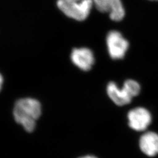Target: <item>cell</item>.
Wrapping results in <instances>:
<instances>
[{"label":"cell","instance_id":"7","mask_svg":"<svg viewBox=\"0 0 158 158\" xmlns=\"http://www.w3.org/2000/svg\"><path fill=\"white\" fill-rule=\"evenodd\" d=\"M70 57L74 64L83 71L90 70L95 60L93 52L86 48L74 49Z\"/></svg>","mask_w":158,"mask_h":158},{"label":"cell","instance_id":"8","mask_svg":"<svg viewBox=\"0 0 158 158\" xmlns=\"http://www.w3.org/2000/svg\"><path fill=\"white\" fill-rule=\"evenodd\" d=\"M139 147L142 152L148 156H155L158 154V134L148 132L139 139Z\"/></svg>","mask_w":158,"mask_h":158},{"label":"cell","instance_id":"2","mask_svg":"<svg viewBox=\"0 0 158 158\" xmlns=\"http://www.w3.org/2000/svg\"><path fill=\"white\" fill-rule=\"evenodd\" d=\"M141 91V86L135 80H126L123 87L119 88L114 82H110L107 87L108 97L116 105L123 106L130 103L132 98Z\"/></svg>","mask_w":158,"mask_h":158},{"label":"cell","instance_id":"4","mask_svg":"<svg viewBox=\"0 0 158 158\" xmlns=\"http://www.w3.org/2000/svg\"><path fill=\"white\" fill-rule=\"evenodd\" d=\"M106 43L110 56L114 60L124 58L129 48L128 40L118 31H110L107 36Z\"/></svg>","mask_w":158,"mask_h":158},{"label":"cell","instance_id":"3","mask_svg":"<svg viewBox=\"0 0 158 158\" xmlns=\"http://www.w3.org/2000/svg\"><path fill=\"white\" fill-rule=\"evenodd\" d=\"M94 5L93 0H57L59 9L69 18L81 21L89 17Z\"/></svg>","mask_w":158,"mask_h":158},{"label":"cell","instance_id":"5","mask_svg":"<svg viewBox=\"0 0 158 158\" xmlns=\"http://www.w3.org/2000/svg\"><path fill=\"white\" fill-rule=\"evenodd\" d=\"M97 10L107 13L114 21H120L124 18L125 11L121 0H93Z\"/></svg>","mask_w":158,"mask_h":158},{"label":"cell","instance_id":"6","mask_svg":"<svg viewBox=\"0 0 158 158\" xmlns=\"http://www.w3.org/2000/svg\"><path fill=\"white\" fill-rule=\"evenodd\" d=\"M128 124L132 130L142 131L151 124L152 116L150 112L143 107L135 108L128 114Z\"/></svg>","mask_w":158,"mask_h":158},{"label":"cell","instance_id":"1","mask_svg":"<svg viewBox=\"0 0 158 158\" xmlns=\"http://www.w3.org/2000/svg\"><path fill=\"white\" fill-rule=\"evenodd\" d=\"M42 113L40 102L32 98H23L15 104L13 115L18 124L21 125L28 132H32L36 127V121Z\"/></svg>","mask_w":158,"mask_h":158},{"label":"cell","instance_id":"9","mask_svg":"<svg viewBox=\"0 0 158 158\" xmlns=\"http://www.w3.org/2000/svg\"><path fill=\"white\" fill-rule=\"evenodd\" d=\"M79 158H97L94 156H92V155H86V156H81Z\"/></svg>","mask_w":158,"mask_h":158},{"label":"cell","instance_id":"10","mask_svg":"<svg viewBox=\"0 0 158 158\" xmlns=\"http://www.w3.org/2000/svg\"><path fill=\"white\" fill-rule=\"evenodd\" d=\"M150 1H158V0H150Z\"/></svg>","mask_w":158,"mask_h":158}]
</instances>
